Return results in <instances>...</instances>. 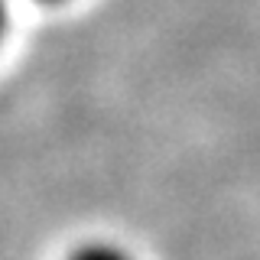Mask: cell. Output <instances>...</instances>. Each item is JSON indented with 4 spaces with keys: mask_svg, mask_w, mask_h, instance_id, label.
Listing matches in <instances>:
<instances>
[{
    "mask_svg": "<svg viewBox=\"0 0 260 260\" xmlns=\"http://www.w3.org/2000/svg\"><path fill=\"white\" fill-rule=\"evenodd\" d=\"M69 260H134V257H130L124 247H117V244L94 241V244H85V247H78Z\"/></svg>",
    "mask_w": 260,
    "mask_h": 260,
    "instance_id": "6da1fadb",
    "label": "cell"
},
{
    "mask_svg": "<svg viewBox=\"0 0 260 260\" xmlns=\"http://www.w3.org/2000/svg\"><path fill=\"white\" fill-rule=\"evenodd\" d=\"M4 29H7V0H0V39H4Z\"/></svg>",
    "mask_w": 260,
    "mask_h": 260,
    "instance_id": "7a4b0ae2",
    "label": "cell"
}]
</instances>
